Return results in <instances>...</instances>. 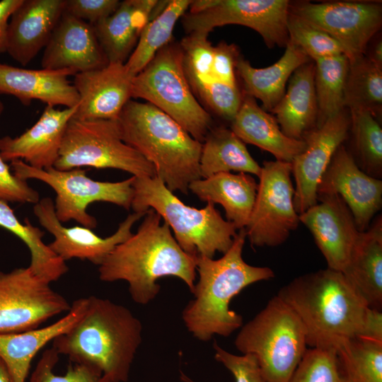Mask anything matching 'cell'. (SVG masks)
Returning <instances> with one entry per match:
<instances>
[{"label":"cell","instance_id":"obj_1","mask_svg":"<svg viewBox=\"0 0 382 382\" xmlns=\"http://www.w3.org/2000/svg\"><path fill=\"white\" fill-rule=\"evenodd\" d=\"M149 209L137 232L117 245L98 266L99 279L105 282L123 280L132 300L146 305L158 294L157 281L165 277L180 279L192 293L197 257L178 245L168 225Z\"/></svg>","mask_w":382,"mask_h":382},{"label":"cell","instance_id":"obj_2","mask_svg":"<svg viewBox=\"0 0 382 382\" xmlns=\"http://www.w3.org/2000/svg\"><path fill=\"white\" fill-rule=\"evenodd\" d=\"M141 341V323L129 309L91 296L82 317L52 347L71 363L92 367L112 382H127Z\"/></svg>","mask_w":382,"mask_h":382},{"label":"cell","instance_id":"obj_3","mask_svg":"<svg viewBox=\"0 0 382 382\" xmlns=\"http://www.w3.org/2000/svg\"><path fill=\"white\" fill-rule=\"evenodd\" d=\"M277 296L301 320L310 348L358 337L369 308L342 272L328 267L296 277Z\"/></svg>","mask_w":382,"mask_h":382},{"label":"cell","instance_id":"obj_4","mask_svg":"<svg viewBox=\"0 0 382 382\" xmlns=\"http://www.w3.org/2000/svg\"><path fill=\"white\" fill-rule=\"evenodd\" d=\"M245 229L238 230L230 248L219 259L197 257L199 279L194 299L182 313L187 330L197 340L214 335L228 337L243 325V317L229 308L233 298L246 286L274 277L267 267L253 266L243 258Z\"/></svg>","mask_w":382,"mask_h":382},{"label":"cell","instance_id":"obj_5","mask_svg":"<svg viewBox=\"0 0 382 382\" xmlns=\"http://www.w3.org/2000/svg\"><path fill=\"white\" fill-rule=\"evenodd\" d=\"M116 120L122 141L154 166L169 190L187 194L190 184L201 178L202 143L165 112L130 99Z\"/></svg>","mask_w":382,"mask_h":382},{"label":"cell","instance_id":"obj_6","mask_svg":"<svg viewBox=\"0 0 382 382\" xmlns=\"http://www.w3.org/2000/svg\"><path fill=\"white\" fill-rule=\"evenodd\" d=\"M131 208L134 212L154 209L174 233L180 247L195 257L213 258L225 253L237 234L235 226L207 202L201 209L184 204L158 177H135Z\"/></svg>","mask_w":382,"mask_h":382},{"label":"cell","instance_id":"obj_7","mask_svg":"<svg viewBox=\"0 0 382 382\" xmlns=\"http://www.w3.org/2000/svg\"><path fill=\"white\" fill-rule=\"evenodd\" d=\"M234 344L256 357L265 382H289L308 349L301 320L278 296L241 326Z\"/></svg>","mask_w":382,"mask_h":382},{"label":"cell","instance_id":"obj_8","mask_svg":"<svg viewBox=\"0 0 382 382\" xmlns=\"http://www.w3.org/2000/svg\"><path fill=\"white\" fill-rule=\"evenodd\" d=\"M132 98L154 105L201 143L213 127L210 114L198 102L186 78L180 43L170 41L134 76Z\"/></svg>","mask_w":382,"mask_h":382},{"label":"cell","instance_id":"obj_9","mask_svg":"<svg viewBox=\"0 0 382 382\" xmlns=\"http://www.w3.org/2000/svg\"><path fill=\"white\" fill-rule=\"evenodd\" d=\"M113 168L132 176L154 177V166L125 143L117 120H79L68 122L54 168Z\"/></svg>","mask_w":382,"mask_h":382},{"label":"cell","instance_id":"obj_10","mask_svg":"<svg viewBox=\"0 0 382 382\" xmlns=\"http://www.w3.org/2000/svg\"><path fill=\"white\" fill-rule=\"evenodd\" d=\"M10 167L18 178L40 180L55 192V214L62 223L74 220L83 226L96 228V218L87 212L89 204L93 202H109L127 210L131 208L134 176L119 182H103L87 176L83 168L38 169L21 160L11 161Z\"/></svg>","mask_w":382,"mask_h":382},{"label":"cell","instance_id":"obj_11","mask_svg":"<svg viewBox=\"0 0 382 382\" xmlns=\"http://www.w3.org/2000/svg\"><path fill=\"white\" fill-rule=\"evenodd\" d=\"M287 0H197L182 17L187 34L208 35L215 28L229 24L248 27L262 37L266 45H286L289 41Z\"/></svg>","mask_w":382,"mask_h":382},{"label":"cell","instance_id":"obj_12","mask_svg":"<svg viewBox=\"0 0 382 382\" xmlns=\"http://www.w3.org/2000/svg\"><path fill=\"white\" fill-rule=\"evenodd\" d=\"M291 163L265 161L246 238L252 247H275L284 243L300 221L294 206Z\"/></svg>","mask_w":382,"mask_h":382},{"label":"cell","instance_id":"obj_13","mask_svg":"<svg viewBox=\"0 0 382 382\" xmlns=\"http://www.w3.org/2000/svg\"><path fill=\"white\" fill-rule=\"evenodd\" d=\"M70 308L50 283L35 275L28 267L0 271V334L37 328Z\"/></svg>","mask_w":382,"mask_h":382},{"label":"cell","instance_id":"obj_14","mask_svg":"<svg viewBox=\"0 0 382 382\" xmlns=\"http://www.w3.org/2000/svg\"><path fill=\"white\" fill-rule=\"evenodd\" d=\"M289 11L336 40L349 62L366 55L382 25V8L374 1L290 3Z\"/></svg>","mask_w":382,"mask_h":382},{"label":"cell","instance_id":"obj_15","mask_svg":"<svg viewBox=\"0 0 382 382\" xmlns=\"http://www.w3.org/2000/svg\"><path fill=\"white\" fill-rule=\"evenodd\" d=\"M349 112L342 110L322 126L306 132L304 150L292 161L294 206L300 215L317 203V187L334 154L348 137Z\"/></svg>","mask_w":382,"mask_h":382},{"label":"cell","instance_id":"obj_16","mask_svg":"<svg viewBox=\"0 0 382 382\" xmlns=\"http://www.w3.org/2000/svg\"><path fill=\"white\" fill-rule=\"evenodd\" d=\"M146 212L129 214L113 234L103 238L83 226H64L56 216L50 197L40 199L33 207V213L40 225L53 236L54 240L48 245L59 257L64 262L74 258L88 260L98 266L117 245L132 234L133 225Z\"/></svg>","mask_w":382,"mask_h":382},{"label":"cell","instance_id":"obj_17","mask_svg":"<svg viewBox=\"0 0 382 382\" xmlns=\"http://www.w3.org/2000/svg\"><path fill=\"white\" fill-rule=\"evenodd\" d=\"M335 194L350 209L357 229L365 231L382 207V180L362 171L342 144L317 187V196Z\"/></svg>","mask_w":382,"mask_h":382},{"label":"cell","instance_id":"obj_18","mask_svg":"<svg viewBox=\"0 0 382 382\" xmlns=\"http://www.w3.org/2000/svg\"><path fill=\"white\" fill-rule=\"evenodd\" d=\"M325 257L328 268L343 272L360 235L353 215L337 195L317 196V203L299 215Z\"/></svg>","mask_w":382,"mask_h":382},{"label":"cell","instance_id":"obj_19","mask_svg":"<svg viewBox=\"0 0 382 382\" xmlns=\"http://www.w3.org/2000/svg\"><path fill=\"white\" fill-rule=\"evenodd\" d=\"M134 76L122 63H108L100 69L76 74L73 84L80 103L73 117L79 120H116L132 99Z\"/></svg>","mask_w":382,"mask_h":382},{"label":"cell","instance_id":"obj_20","mask_svg":"<svg viewBox=\"0 0 382 382\" xmlns=\"http://www.w3.org/2000/svg\"><path fill=\"white\" fill-rule=\"evenodd\" d=\"M108 64L93 25L64 11L44 48L42 68L68 69L77 74Z\"/></svg>","mask_w":382,"mask_h":382},{"label":"cell","instance_id":"obj_21","mask_svg":"<svg viewBox=\"0 0 382 382\" xmlns=\"http://www.w3.org/2000/svg\"><path fill=\"white\" fill-rule=\"evenodd\" d=\"M77 106L60 110L47 105L37 121L20 136L1 137L2 159L6 162L21 160L38 169L54 167L67 124Z\"/></svg>","mask_w":382,"mask_h":382},{"label":"cell","instance_id":"obj_22","mask_svg":"<svg viewBox=\"0 0 382 382\" xmlns=\"http://www.w3.org/2000/svg\"><path fill=\"white\" fill-rule=\"evenodd\" d=\"M66 0H23L8 25L6 52L25 66L44 49L64 12Z\"/></svg>","mask_w":382,"mask_h":382},{"label":"cell","instance_id":"obj_23","mask_svg":"<svg viewBox=\"0 0 382 382\" xmlns=\"http://www.w3.org/2000/svg\"><path fill=\"white\" fill-rule=\"evenodd\" d=\"M72 69H28L0 63V93L16 97L23 105L40 100L47 105H79V96L68 77Z\"/></svg>","mask_w":382,"mask_h":382},{"label":"cell","instance_id":"obj_24","mask_svg":"<svg viewBox=\"0 0 382 382\" xmlns=\"http://www.w3.org/2000/svg\"><path fill=\"white\" fill-rule=\"evenodd\" d=\"M159 1L125 0L108 18L93 25L108 63L125 64Z\"/></svg>","mask_w":382,"mask_h":382},{"label":"cell","instance_id":"obj_25","mask_svg":"<svg viewBox=\"0 0 382 382\" xmlns=\"http://www.w3.org/2000/svg\"><path fill=\"white\" fill-rule=\"evenodd\" d=\"M88 297L76 299L66 315L43 328L8 334H0V357L13 382H25L31 362L49 342L69 330L84 314Z\"/></svg>","mask_w":382,"mask_h":382},{"label":"cell","instance_id":"obj_26","mask_svg":"<svg viewBox=\"0 0 382 382\" xmlns=\"http://www.w3.org/2000/svg\"><path fill=\"white\" fill-rule=\"evenodd\" d=\"M230 129L245 144L270 152L279 161L291 163L306 146L303 139L285 135L275 117L260 108L253 97L245 93Z\"/></svg>","mask_w":382,"mask_h":382},{"label":"cell","instance_id":"obj_27","mask_svg":"<svg viewBox=\"0 0 382 382\" xmlns=\"http://www.w3.org/2000/svg\"><path fill=\"white\" fill-rule=\"evenodd\" d=\"M189 190L201 200L221 204L226 220L237 230L244 228L255 204L257 183L245 173H219L192 181Z\"/></svg>","mask_w":382,"mask_h":382},{"label":"cell","instance_id":"obj_28","mask_svg":"<svg viewBox=\"0 0 382 382\" xmlns=\"http://www.w3.org/2000/svg\"><path fill=\"white\" fill-rule=\"evenodd\" d=\"M343 274L369 308H382V218L361 232Z\"/></svg>","mask_w":382,"mask_h":382},{"label":"cell","instance_id":"obj_29","mask_svg":"<svg viewBox=\"0 0 382 382\" xmlns=\"http://www.w3.org/2000/svg\"><path fill=\"white\" fill-rule=\"evenodd\" d=\"M314 77V62L299 67L290 77L287 91L271 111L282 132L290 138L301 139L316 127L318 105Z\"/></svg>","mask_w":382,"mask_h":382},{"label":"cell","instance_id":"obj_30","mask_svg":"<svg viewBox=\"0 0 382 382\" xmlns=\"http://www.w3.org/2000/svg\"><path fill=\"white\" fill-rule=\"evenodd\" d=\"M281 58L266 68H255L240 56L236 71L243 81V93L262 103V109L271 112L285 93L286 82L292 74L311 59L296 45L288 41Z\"/></svg>","mask_w":382,"mask_h":382},{"label":"cell","instance_id":"obj_31","mask_svg":"<svg viewBox=\"0 0 382 382\" xmlns=\"http://www.w3.org/2000/svg\"><path fill=\"white\" fill-rule=\"evenodd\" d=\"M236 171L259 177L261 166L231 129L212 127L204 141L199 158L201 178Z\"/></svg>","mask_w":382,"mask_h":382},{"label":"cell","instance_id":"obj_32","mask_svg":"<svg viewBox=\"0 0 382 382\" xmlns=\"http://www.w3.org/2000/svg\"><path fill=\"white\" fill-rule=\"evenodd\" d=\"M0 227L14 234L28 247L30 254L28 267L35 275L51 284L68 272L66 262L43 241L45 232L33 226L28 219L21 223L8 202L1 200Z\"/></svg>","mask_w":382,"mask_h":382},{"label":"cell","instance_id":"obj_33","mask_svg":"<svg viewBox=\"0 0 382 382\" xmlns=\"http://www.w3.org/2000/svg\"><path fill=\"white\" fill-rule=\"evenodd\" d=\"M192 1H166L163 7L143 28L137 45L125 62L134 75L140 72L154 55L170 42L174 27L185 13Z\"/></svg>","mask_w":382,"mask_h":382},{"label":"cell","instance_id":"obj_34","mask_svg":"<svg viewBox=\"0 0 382 382\" xmlns=\"http://www.w3.org/2000/svg\"><path fill=\"white\" fill-rule=\"evenodd\" d=\"M313 62L318 105L316 127H319L345 109L344 93L349 61L345 54H340Z\"/></svg>","mask_w":382,"mask_h":382},{"label":"cell","instance_id":"obj_35","mask_svg":"<svg viewBox=\"0 0 382 382\" xmlns=\"http://www.w3.org/2000/svg\"><path fill=\"white\" fill-rule=\"evenodd\" d=\"M335 349L344 382H382V342L355 337Z\"/></svg>","mask_w":382,"mask_h":382},{"label":"cell","instance_id":"obj_36","mask_svg":"<svg viewBox=\"0 0 382 382\" xmlns=\"http://www.w3.org/2000/svg\"><path fill=\"white\" fill-rule=\"evenodd\" d=\"M382 105V69L366 55L349 62L347 76L344 107L351 110H366L375 116Z\"/></svg>","mask_w":382,"mask_h":382},{"label":"cell","instance_id":"obj_37","mask_svg":"<svg viewBox=\"0 0 382 382\" xmlns=\"http://www.w3.org/2000/svg\"><path fill=\"white\" fill-rule=\"evenodd\" d=\"M350 127L358 167L367 175L382 178V129L376 116L366 110H351Z\"/></svg>","mask_w":382,"mask_h":382},{"label":"cell","instance_id":"obj_38","mask_svg":"<svg viewBox=\"0 0 382 382\" xmlns=\"http://www.w3.org/2000/svg\"><path fill=\"white\" fill-rule=\"evenodd\" d=\"M289 40L315 61L345 54L343 47L332 37L289 11L287 18Z\"/></svg>","mask_w":382,"mask_h":382},{"label":"cell","instance_id":"obj_39","mask_svg":"<svg viewBox=\"0 0 382 382\" xmlns=\"http://www.w3.org/2000/svg\"><path fill=\"white\" fill-rule=\"evenodd\" d=\"M208 35L187 34L180 41L183 67L191 89L209 83L213 62V48Z\"/></svg>","mask_w":382,"mask_h":382},{"label":"cell","instance_id":"obj_40","mask_svg":"<svg viewBox=\"0 0 382 382\" xmlns=\"http://www.w3.org/2000/svg\"><path fill=\"white\" fill-rule=\"evenodd\" d=\"M289 382H344L336 349H307Z\"/></svg>","mask_w":382,"mask_h":382},{"label":"cell","instance_id":"obj_41","mask_svg":"<svg viewBox=\"0 0 382 382\" xmlns=\"http://www.w3.org/2000/svg\"><path fill=\"white\" fill-rule=\"evenodd\" d=\"M59 358V354L53 347L45 350L29 382H112L99 371L76 363H70L64 375H57L54 370Z\"/></svg>","mask_w":382,"mask_h":382},{"label":"cell","instance_id":"obj_42","mask_svg":"<svg viewBox=\"0 0 382 382\" xmlns=\"http://www.w3.org/2000/svg\"><path fill=\"white\" fill-rule=\"evenodd\" d=\"M192 91L209 110L230 122L235 117L242 103L243 93L237 85L214 81L199 86Z\"/></svg>","mask_w":382,"mask_h":382},{"label":"cell","instance_id":"obj_43","mask_svg":"<svg viewBox=\"0 0 382 382\" xmlns=\"http://www.w3.org/2000/svg\"><path fill=\"white\" fill-rule=\"evenodd\" d=\"M213 347L214 359L233 374L235 382H265L257 359L253 354H233L224 349L216 342ZM180 378L185 382H193L183 372Z\"/></svg>","mask_w":382,"mask_h":382},{"label":"cell","instance_id":"obj_44","mask_svg":"<svg viewBox=\"0 0 382 382\" xmlns=\"http://www.w3.org/2000/svg\"><path fill=\"white\" fill-rule=\"evenodd\" d=\"M39 192L27 180L16 177L0 156V200L6 202L36 204Z\"/></svg>","mask_w":382,"mask_h":382},{"label":"cell","instance_id":"obj_45","mask_svg":"<svg viewBox=\"0 0 382 382\" xmlns=\"http://www.w3.org/2000/svg\"><path fill=\"white\" fill-rule=\"evenodd\" d=\"M240 56L238 49L234 44L220 42L214 46L212 72L207 83L221 81L231 85H237L236 65Z\"/></svg>","mask_w":382,"mask_h":382},{"label":"cell","instance_id":"obj_46","mask_svg":"<svg viewBox=\"0 0 382 382\" xmlns=\"http://www.w3.org/2000/svg\"><path fill=\"white\" fill-rule=\"evenodd\" d=\"M120 2L118 0H66L64 11L94 25L112 14Z\"/></svg>","mask_w":382,"mask_h":382},{"label":"cell","instance_id":"obj_47","mask_svg":"<svg viewBox=\"0 0 382 382\" xmlns=\"http://www.w3.org/2000/svg\"><path fill=\"white\" fill-rule=\"evenodd\" d=\"M357 338L382 342L381 311L369 308Z\"/></svg>","mask_w":382,"mask_h":382},{"label":"cell","instance_id":"obj_48","mask_svg":"<svg viewBox=\"0 0 382 382\" xmlns=\"http://www.w3.org/2000/svg\"><path fill=\"white\" fill-rule=\"evenodd\" d=\"M23 0L0 1V54L6 52L7 30L9 19Z\"/></svg>","mask_w":382,"mask_h":382},{"label":"cell","instance_id":"obj_49","mask_svg":"<svg viewBox=\"0 0 382 382\" xmlns=\"http://www.w3.org/2000/svg\"><path fill=\"white\" fill-rule=\"evenodd\" d=\"M376 66L382 69V42L378 40L371 48L370 54L366 56Z\"/></svg>","mask_w":382,"mask_h":382},{"label":"cell","instance_id":"obj_50","mask_svg":"<svg viewBox=\"0 0 382 382\" xmlns=\"http://www.w3.org/2000/svg\"><path fill=\"white\" fill-rule=\"evenodd\" d=\"M0 382H13L5 363L0 357Z\"/></svg>","mask_w":382,"mask_h":382},{"label":"cell","instance_id":"obj_51","mask_svg":"<svg viewBox=\"0 0 382 382\" xmlns=\"http://www.w3.org/2000/svg\"><path fill=\"white\" fill-rule=\"evenodd\" d=\"M4 106L2 101L0 100V117L4 112Z\"/></svg>","mask_w":382,"mask_h":382}]
</instances>
